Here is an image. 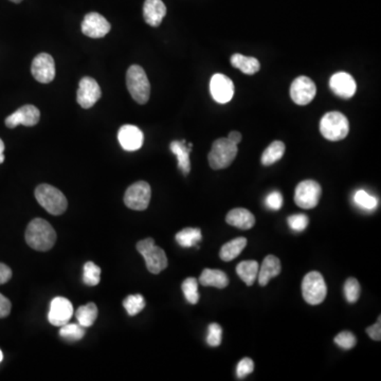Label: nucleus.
<instances>
[{"mask_svg":"<svg viewBox=\"0 0 381 381\" xmlns=\"http://www.w3.org/2000/svg\"><path fill=\"white\" fill-rule=\"evenodd\" d=\"M285 150L286 148L282 141L272 142L263 153L262 158H261L263 166H268L278 162L284 156Z\"/></svg>","mask_w":381,"mask_h":381,"instance_id":"bb28decb","label":"nucleus"},{"mask_svg":"<svg viewBox=\"0 0 381 381\" xmlns=\"http://www.w3.org/2000/svg\"><path fill=\"white\" fill-rule=\"evenodd\" d=\"M302 295L309 304H321L327 295V286L323 277L318 271H311L303 279Z\"/></svg>","mask_w":381,"mask_h":381,"instance_id":"0eeeda50","label":"nucleus"},{"mask_svg":"<svg viewBox=\"0 0 381 381\" xmlns=\"http://www.w3.org/2000/svg\"><path fill=\"white\" fill-rule=\"evenodd\" d=\"M101 280V268L93 262H87L84 265L83 282L87 286H97Z\"/></svg>","mask_w":381,"mask_h":381,"instance_id":"2f4dec72","label":"nucleus"},{"mask_svg":"<svg viewBox=\"0 0 381 381\" xmlns=\"http://www.w3.org/2000/svg\"><path fill=\"white\" fill-rule=\"evenodd\" d=\"M176 242L183 248H191L197 242H201L203 235H201V229L197 228H185L176 234Z\"/></svg>","mask_w":381,"mask_h":381,"instance_id":"c85d7f7f","label":"nucleus"},{"mask_svg":"<svg viewBox=\"0 0 381 381\" xmlns=\"http://www.w3.org/2000/svg\"><path fill=\"white\" fill-rule=\"evenodd\" d=\"M317 87L307 77H299L291 83L290 98L297 105L304 106L315 99Z\"/></svg>","mask_w":381,"mask_h":381,"instance_id":"9d476101","label":"nucleus"},{"mask_svg":"<svg viewBox=\"0 0 381 381\" xmlns=\"http://www.w3.org/2000/svg\"><path fill=\"white\" fill-rule=\"evenodd\" d=\"M10 1H12V3H22V0H10Z\"/></svg>","mask_w":381,"mask_h":381,"instance_id":"49530a36","label":"nucleus"},{"mask_svg":"<svg viewBox=\"0 0 381 381\" xmlns=\"http://www.w3.org/2000/svg\"><path fill=\"white\" fill-rule=\"evenodd\" d=\"M3 352H1V350H0V362L3 361Z\"/></svg>","mask_w":381,"mask_h":381,"instance_id":"de8ad7c7","label":"nucleus"},{"mask_svg":"<svg viewBox=\"0 0 381 381\" xmlns=\"http://www.w3.org/2000/svg\"><path fill=\"white\" fill-rule=\"evenodd\" d=\"M231 65L244 75H256L261 69L260 62L256 58L244 56L240 53H235L231 56Z\"/></svg>","mask_w":381,"mask_h":381,"instance_id":"b1692460","label":"nucleus"},{"mask_svg":"<svg viewBox=\"0 0 381 381\" xmlns=\"http://www.w3.org/2000/svg\"><path fill=\"white\" fill-rule=\"evenodd\" d=\"M334 341L343 350H352L357 343L355 336L350 332H342V333L338 334Z\"/></svg>","mask_w":381,"mask_h":381,"instance_id":"4c0bfd02","label":"nucleus"},{"mask_svg":"<svg viewBox=\"0 0 381 381\" xmlns=\"http://www.w3.org/2000/svg\"><path fill=\"white\" fill-rule=\"evenodd\" d=\"M137 250L146 261L148 270L158 274L168 267V258L164 250L155 244L153 238H146L137 244Z\"/></svg>","mask_w":381,"mask_h":381,"instance_id":"423d86ee","label":"nucleus"},{"mask_svg":"<svg viewBox=\"0 0 381 381\" xmlns=\"http://www.w3.org/2000/svg\"><path fill=\"white\" fill-rule=\"evenodd\" d=\"M360 287L359 282L356 279L350 278L346 280L344 284V295L348 303H356L360 297Z\"/></svg>","mask_w":381,"mask_h":381,"instance_id":"72a5a7b5","label":"nucleus"},{"mask_svg":"<svg viewBox=\"0 0 381 381\" xmlns=\"http://www.w3.org/2000/svg\"><path fill=\"white\" fill-rule=\"evenodd\" d=\"M254 370V364L250 358H244L238 362V368H236V375L238 378H244L248 375L251 374Z\"/></svg>","mask_w":381,"mask_h":381,"instance_id":"58836bf2","label":"nucleus"},{"mask_svg":"<svg viewBox=\"0 0 381 381\" xmlns=\"http://www.w3.org/2000/svg\"><path fill=\"white\" fill-rule=\"evenodd\" d=\"M282 265L277 256H268L263 261L262 266L258 271V283L261 286H266L271 279L276 278L281 274Z\"/></svg>","mask_w":381,"mask_h":381,"instance_id":"412c9836","label":"nucleus"},{"mask_svg":"<svg viewBox=\"0 0 381 381\" xmlns=\"http://www.w3.org/2000/svg\"><path fill=\"white\" fill-rule=\"evenodd\" d=\"M283 203V196L280 192L278 191H274V192H271L268 196L266 197V205L269 209L274 210V211H278L282 208Z\"/></svg>","mask_w":381,"mask_h":381,"instance_id":"ea45409f","label":"nucleus"},{"mask_svg":"<svg viewBox=\"0 0 381 381\" xmlns=\"http://www.w3.org/2000/svg\"><path fill=\"white\" fill-rule=\"evenodd\" d=\"M223 338V329L217 323H211L208 326L207 343L212 348L221 345Z\"/></svg>","mask_w":381,"mask_h":381,"instance_id":"c9c22d12","label":"nucleus"},{"mask_svg":"<svg viewBox=\"0 0 381 381\" xmlns=\"http://www.w3.org/2000/svg\"><path fill=\"white\" fill-rule=\"evenodd\" d=\"M12 304L9 299L0 293V318H6L11 313Z\"/></svg>","mask_w":381,"mask_h":381,"instance_id":"79ce46f5","label":"nucleus"},{"mask_svg":"<svg viewBox=\"0 0 381 381\" xmlns=\"http://www.w3.org/2000/svg\"><path fill=\"white\" fill-rule=\"evenodd\" d=\"M246 246H247V240L244 238H238L230 240L221 247L219 256L225 262H230L238 258Z\"/></svg>","mask_w":381,"mask_h":381,"instance_id":"393cba45","label":"nucleus"},{"mask_svg":"<svg viewBox=\"0 0 381 381\" xmlns=\"http://www.w3.org/2000/svg\"><path fill=\"white\" fill-rule=\"evenodd\" d=\"M81 32L91 38H102L111 31V26L104 16L97 12L85 15L81 22Z\"/></svg>","mask_w":381,"mask_h":381,"instance_id":"ddd939ff","label":"nucleus"},{"mask_svg":"<svg viewBox=\"0 0 381 381\" xmlns=\"http://www.w3.org/2000/svg\"><path fill=\"white\" fill-rule=\"evenodd\" d=\"M366 334L372 338L375 341H380L381 340V319L380 317L377 320L376 323L373 326H370L366 329Z\"/></svg>","mask_w":381,"mask_h":381,"instance_id":"a19ab883","label":"nucleus"},{"mask_svg":"<svg viewBox=\"0 0 381 381\" xmlns=\"http://www.w3.org/2000/svg\"><path fill=\"white\" fill-rule=\"evenodd\" d=\"M321 193V185L317 181H302L295 187V203L302 209H313L319 203Z\"/></svg>","mask_w":381,"mask_h":381,"instance_id":"1a4fd4ad","label":"nucleus"},{"mask_svg":"<svg viewBox=\"0 0 381 381\" xmlns=\"http://www.w3.org/2000/svg\"><path fill=\"white\" fill-rule=\"evenodd\" d=\"M236 274L246 283L247 286H252L258 278V264L256 261H244L236 266Z\"/></svg>","mask_w":381,"mask_h":381,"instance_id":"a878e982","label":"nucleus"},{"mask_svg":"<svg viewBox=\"0 0 381 381\" xmlns=\"http://www.w3.org/2000/svg\"><path fill=\"white\" fill-rule=\"evenodd\" d=\"M152 197L150 185L146 181H138L126 189L124 203L126 207L134 211H143L148 209Z\"/></svg>","mask_w":381,"mask_h":381,"instance_id":"6e6552de","label":"nucleus"},{"mask_svg":"<svg viewBox=\"0 0 381 381\" xmlns=\"http://www.w3.org/2000/svg\"><path fill=\"white\" fill-rule=\"evenodd\" d=\"M77 322L83 327H91L95 323L98 317V307L95 303L91 302L88 304L83 305L77 309Z\"/></svg>","mask_w":381,"mask_h":381,"instance_id":"cd10ccee","label":"nucleus"},{"mask_svg":"<svg viewBox=\"0 0 381 381\" xmlns=\"http://www.w3.org/2000/svg\"><path fill=\"white\" fill-rule=\"evenodd\" d=\"M26 244L36 251H48L56 242V233L52 226L42 219H36L26 230Z\"/></svg>","mask_w":381,"mask_h":381,"instance_id":"f257e3e1","label":"nucleus"},{"mask_svg":"<svg viewBox=\"0 0 381 381\" xmlns=\"http://www.w3.org/2000/svg\"><path fill=\"white\" fill-rule=\"evenodd\" d=\"M36 199L52 215H62L68 207V201L60 189L46 183L36 187Z\"/></svg>","mask_w":381,"mask_h":381,"instance_id":"7ed1b4c3","label":"nucleus"},{"mask_svg":"<svg viewBox=\"0 0 381 381\" xmlns=\"http://www.w3.org/2000/svg\"><path fill=\"white\" fill-rule=\"evenodd\" d=\"M102 91L100 85L95 79L91 77H85L79 81V89H77V101L81 108L89 109L93 107L100 98Z\"/></svg>","mask_w":381,"mask_h":381,"instance_id":"9b49d317","label":"nucleus"},{"mask_svg":"<svg viewBox=\"0 0 381 381\" xmlns=\"http://www.w3.org/2000/svg\"><path fill=\"white\" fill-rule=\"evenodd\" d=\"M12 278V270L7 265L0 263V285L6 284Z\"/></svg>","mask_w":381,"mask_h":381,"instance_id":"37998d69","label":"nucleus"},{"mask_svg":"<svg viewBox=\"0 0 381 381\" xmlns=\"http://www.w3.org/2000/svg\"><path fill=\"white\" fill-rule=\"evenodd\" d=\"M126 86L132 99L138 104H146L150 100V84L148 75L139 65H132L126 73Z\"/></svg>","mask_w":381,"mask_h":381,"instance_id":"f03ea898","label":"nucleus"},{"mask_svg":"<svg viewBox=\"0 0 381 381\" xmlns=\"http://www.w3.org/2000/svg\"><path fill=\"white\" fill-rule=\"evenodd\" d=\"M354 201L359 205L362 209L368 210V211H372V210L376 209L377 205H378V201L376 197L372 196V195L366 193L364 189H359L356 192L355 196H354Z\"/></svg>","mask_w":381,"mask_h":381,"instance_id":"f704fd0d","label":"nucleus"},{"mask_svg":"<svg viewBox=\"0 0 381 381\" xmlns=\"http://www.w3.org/2000/svg\"><path fill=\"white\" fill-rule=\"evenodd\" d=\"M193 144L185 146V140L181 141H173L171 143V152L177 157L179 170L185 176L191 171V161H189V153L192 152Z\"/></svg>","mask_w":381,"mask_h":381,"instance_id":"4be33fe9","label":"nucleus"},{"mask_svg":"<svg viewBox=\"0 0 381 381\" xmlns=\"http://www.w3.org/2000/svg\"><path fill=\"white\" fill-rule=\"evenodd\" d=\"M166 15V7L162 0H146L143 6V17L148 26H160Z\"/></svg>","mask_w":381,"mask_h":381,"instance_id":"6ab92c4d","label":"nucleus"},{"mask_svg":"<svg viewBox=\"0 0 381 381\" xmlns=\"http://www.w3.org/2000/svg\"><path fill=\"white\" fill-rule=\"evenodd\" d=\"M320 132L329 141L343 140L350 132L348 118L339 111L325 114L320 121Z\"/></svg>","mask_w":381,"mask_h":381,"instance_id":"20e7f679","label":"nucleus"},{"mask_svg":"<svg viewBox=\"0 0 381 381\" xmlns=\"http://www.w3.org/2000/svg\"><path fill=\"white\" fill-rule=\"evenodd\" d=\"M238 144L228 138H219L214 141L211 152L209 153L210 166L213 170H223L231 166L238 155Z\"/></svg>","mask_w":381,"mask_h":381,"instance_id":"39448f33","label":"nucleus"},{"mask_svg":"<svg viewBox=\"0 0 381 381\" xmlns=\"http://www.w3.org/2000/svg\"><path fill=\"white\" fill-rule=\"evenodd\" d=\"M228 139L231 140L233 143L238 144L242 141V134L240 132H236V130H232L230 132V134H228Z\"/></svg>","mask_w":381,"mask_h":381,"instance_id":"c03bdc74","label":"nucleus"},{"mask_svg":"<svg viewBox=\"0 0 381 381\" xmlns=\"http://www.w3.org/2000/svg\"><path fill=\"white\" fill-rule=\"evenodd\" d=\"M123 306L130 316H136L141 313L146 307V300L141 295H128L123 301Z\"/></svg>","mask_w":381,"mask_h":381,"instance_id":"473e14b6","label":"nucleus"},{"mask_svg":"<svg viewBox=\"0 0 381 381\" xmlns=\"http://www.w3.org/2000/svg\"><path fill=\"white\" fill-rule=\"evenodd\" d=\"M61 337L64 338L67 341H79L81 338L84 337L85 329L83 326L77 325V324H65L61 326L60 331Z\"/></svg>","mask_w":381,"mask_h":381,"instance_id":"7c9ffc66","label":"nucleus"},{"mask_svg":"<svg viewBox=\"0 0 381 381\" xmlns=\"http://www.w3.org/2000/svg\"><path fill=\"white\" fill-rule=\"evenodd\" d=\"M329 87L332 91L342 99H350L355 95L357 85L355 79L348 72H337L331 77Z\"/></svg>","mask_w":381,"mask_h":381,"instance_id":"f3484780","label":"nucleus"},{"mask_svg":"<svg viewBox=\"0 0 381 381\" xmlns=\"http://www.w3.org/2000/svg\"><path fill=\"white\" fill-rule=\"evenodd\" d=\"M287 221H288L290 229L295 232L304 231L309 224V217L305 214H295V215L289 216Z\"/></svg>","mask_w":381,"mask_h":381,"instance_id":"e433bc0d","label":"nucleus"},{"mask_svg":"<svg viewBox=\"0 0 381 381\" xmlns=\"http://www.w3.org/2000/svg\"><path fill=\"white\" fill-rule=\"evenodd\" d=\"M73 316V306L66 297H54L51 301L48 320L52 325L63 326L69 323Z\"/></svg>","mask_w":381,"mask_h":381,"instance_id":"2eb2a0df","label":"nucleus"},{"mask_svg":"<svg viewBox=\"0 0 381 381\" xmlns=\"http://www.w3.org/2000/svg\"><path fill=\"white\" fill-rule=\"evenodd\" d=\"M3 152H5V143H3V140L0 139V164L5 161V155H3Z\"/></svg>","mask_w":381,"mask_h":381,"instance_id":"a18cd8bd","label":"nucleus"},{"mask_svg":"<svg viewBox=\"0 0 381 381\" xmlns=\"http://www.w3.org/2000/svg\"><path fill=\"white\" fill-rule=\"evenodd\" d=\"M210 93L217 103H228L234 95L233 81L227 75L216 73L210 81Z\"/></svg>","mask_w":381,"mask_h":381,"instance_id":"4468645a","label":"nucleus"},{"mask_svg":"<svg viewBox=\"0 0 381 381\" xmlns=\"http://www.w3.org/2000/svg\"><path fill=\"white\" fill-rule=\"evenodd\" d=\"M31 72L36 81L48 84L56 77V63L48 53H40L32 62Z\"/></svg>","mask_w":381,"mask_h":381,"instance_id":"f8f14e48","label":"nucleus"},{"mask_svg":"<svg viewBox=\"0 0 381 381\" xmlns=\"http://www.w3.org/2000/svg\"><path fill=\"white\" fill-rule=\"evenodd\" d=\"M118 139L123 150L134 152L143 146V132L134 125H123L118 132Z\"/></svg>","mask_w":381,"mask_h":381,"instance_id":"a211bd4d","label":"nucleus"},{"mask_svg":"<svg viewBox=\"0 0 381 381\" xmlns=\"http://www.w3.org/2000/svg\"><path fill=\"white\" fill-rule=\"evenodd\" d=\"M199 283L205 287L223 289L229 285V279L224 271L207 268L201 272Z\"/></svg>","mask_w":381,"mask_h":381,"instance_id":"5701e85b","label":"nucleus"},{"mask_svg":"<svg viewBox=\"0 0 381 381\" xmlns=\"http://www.w3.org/2000/svg\"><path fill=\"white\" fill-rule=\"evenodd\" d=\"M183 295L189 304L195 305L199 301V281L195 278H187L181 285Z\"/></svg>","mask_w":381,"mask_h":381,"instance_id":"c756f323","label":"nucleus"},{"mask_svg":"<svg viewBox=\"0 0 381 381\" xmlns=\"http://www.w3.org/2000/svg\"><path fill=\"white\" fill-rule=\"evenodd\" d=\"M226 221L230 226L242 230H249L256 224V217L251 212L244 208H236L227 214Z\"/></svg>","mask_w":381,"mask_h":381,"instance_id":"aec40b11","label":"nucleus"},{"mask_svg":"<svg viewBox=\"0 0 381 381\" xmlns=\"http://www.w3.org/2000/svg\"><path fill=\"white\" fill-rule=\"evenodd\" d=\"M40 111L34 105H24L6 119V126L15 128L18 125H36L40 122Z\"/></svg>","mask_w":381,"mask_h":381,"instance_id":"dca6fc26","label":"nucleus"}]
</instances>
